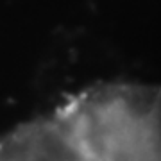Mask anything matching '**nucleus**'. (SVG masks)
<instances>
[{
	"instance_id": "nucleus-1",
	"label": "nucleus",
	"mask_w": 161,
	"mask_h": 161,
	"mask_svg": "<svg viewBox=\"0 0 161 161\" xmlns=\"http://www.w3.org/2000/svg\"><path fill=\"white\" fill-rule=\"evenodd\" d=\"M0 161H161V86L84 90L9 132Z\"/></svg>"
}]
</instances>
